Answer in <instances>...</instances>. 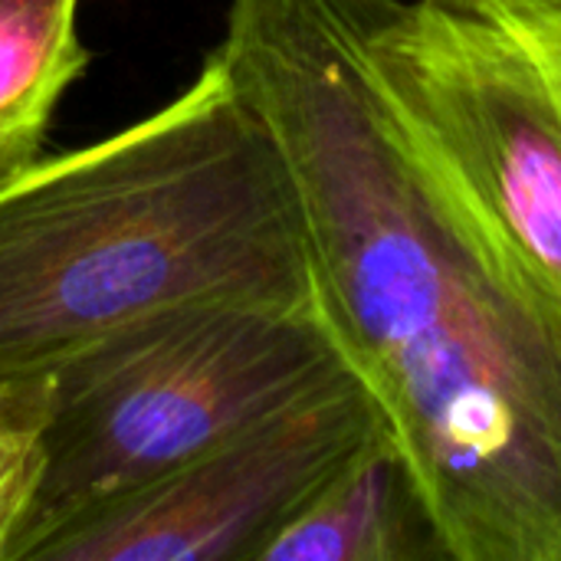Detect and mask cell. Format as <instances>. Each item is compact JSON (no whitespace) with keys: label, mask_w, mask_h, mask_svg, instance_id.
Segmentation results:
<instances>
[{"label":"cell","mask_w":561,"mask_h":561,"mask_svg":"<svg viewBox=\"0 0 561 561\" xmlns=\"http://www.w3.org/2000/svg\"><path fill=\"white\" fill-rule=\"evenodd\" d=\"M46 421V375H0V561H13L43 486Z\"/></svg>","instance_id":"ba28073f"},{"label":"cell","mask_w":561,"mask_h":561,"mask_svg":"<svg viewBox=\"0 0 561 561\" xmlns=\"http://www.w3.org/2000/svg\"><path fill=\"white\" fill-rule=\"evenodd\" d=\"M454 10H480V13H493V10H561V0H434Z\"/></svg>","instance_id":"9c48e42d"},{"label":"cell","mask_w":561,"mask_h":561,"mask_svg":"<svg viewBox=\"0 0 561 561\" xmlns=\"http://www.w3.org/2000/svg\"><path fill=\"white\" fill-rule=\"evenodd\" d=\"M187 302L316 306L283 151L214 53L164 108L0 191V375Z\"/></svg>","instance_id":"7a4b0ae2"},{"label":"cell","mask_w":561,"mask_h":561,"mask_svg":"<svg viewBox=\"0 0 561 561\" xmlns=\"http://www.w3.org/2000/svg\"><path fill=\"white\" fill-rule=\"evenodd\" d=\"M85 66L79 0H0V191L43 158L53 112Z\"/></svg>","instance_id":"52a82bcc"},{"label":"cell","mask_w":561,"mask_h":561,"mask_svg":"<svg viewBox=\"0 0 561 561\" xmlns=\"http://www.w3.org/2000/svg\"><path fill=\"white\" fill-rule=\"evenodd\" d=\"M381 424L371 391L348 381L69 526L36 561H256Z\"/></svg>","instance_id":"5b68a950"},{"label":"cell","mask_w":561,"mask_h":561,"mask_svg":"<svg viewBox=\"0 0 561 561\" xmlns=\"http://www.w3.org/2000/svg\"><path fill=\"white\" fill-rule=\"evenodd\" d=\"M365 49L424 161L561 306V10L365 0Z\"/></svg>","instance_id":"277c9868"},{"label":"cell","mask_w":561,"mask_h":561,"mask_svg":"<svg viewBox=\"0 0 561 561\" xmlns=\"http://www.w3.org/2000/svg\"><path fill=\"white\" fill-rule=\"evenodd\" d=\"M214 56L283 151L316 306L454 561H561V306L394 118L365 0H230Z\"/></svg>","instance_id":"6da1fadb"},{"label":"cell","mask_w":561,"mask_h":561,"mask_svg":"<svg viewBox=\"0 0 561 561\" xmlns=\"http://www.w3.org/2000/svg\"><path fill=\"white\" fill-rule=\"evenodd\" d=\"M256 561H454L388 421L279 526Z\"/></svg>","instance_id":"8992f818"},{"label":"cell","mask_w":561,"mask_h":561,"mask_svg":"<svg viewBox=\"0 0 561 561\" xmlns=\"http://www.w3.org/2000/svg\"><path fill=\"white\" fill-rule=\"evenodd\" d=\"M46 473L13 561L230 437L322 398L348 368L319 306L187 302L43 368Z\"/></svg>","instance_id":"3957f363"}]
</instances>
